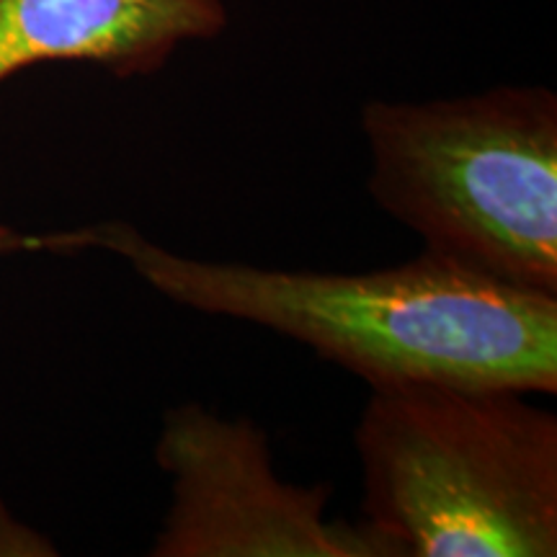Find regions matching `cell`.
<instances>
[{"mask_svg":"<svg viewBox=\"0 0 557 557\" xmlns=\"http://www.w3.org/2000/svg\"><path fill=\"white\" fill-rule=\"evenodd\" d=\"M34 240L37 250L101 248L120 256L171 302L295 338L369 387L557 389V297L429 250L389 269L325 274L191 259L120 220Z\"/></svg>","mask_w":557,"mask_h":557,"instance_id":"6da1fadb","label":"cell"},{"mask_svg":"<svg viewBox=\"0 0 557 557\" xmlns=\"http://www.w3.org/2000/svg\"><path fill=\"white\" fill-rule=\"evenodd\" d=\"M521 389L372 387L354 444L393 557H555L557 416Z\"/></svg>","mask_w":557,"mask_h":557,"instance_id":"7a4b0ae2","label":"cell"},{"mask_svg":"<svg viewBox=\"0 0 557 557\" xmlns=\"http://www.w3.org/2000/svg\"><path fill=\"white\" fill-rule=\"evenodd\" d=\"M369 191L423 250L557 297V96L500 86L361 109Z\"/></svg>","mask_w":557,"mask_h":557,"instance_id":"3957f363","label":"cell"},{"mask_svg":"<svg viewBox=\"0 0 557 557\" xmlns=\"http://www.w3.org/2000/svg\"><path fill=\"white\" fill-rule=\"evenodd\" d=\"M156 462L171 504L152 557H393L364 524L325 517L331 485L276 475L269 436L199 403L165 410Z\"/></svg>","mask_w":557,"mask_h":557,"instance_id":"277c9868","label":"cell"},{"mask_svg":"<svg viewBox=\"0 0 557 557\" xmlns=\"http://www.w3.org/2000/svg\"><path fill=\"white\" fill-rule=\"evenodd\" d=\"M225 26L222 0H0V83L39 62L156 75L181 45Z\"/></svg>","mask_w":557,"mask_h":557,"instance_id":"5b68a950","label":"cell"},{"mask_svg":"<svg viewBox=\"0 0 557 557\" xmlns=\"http://www.w3.org/2000/svg\"><path fill=\"white\" fill-rule=\"evenodd\" d=\"M16 250H34V235H21L16 230L0 225V256L16 253Z\"/></svg>","mask_w":557,"mask_h":557,"instance_id":"8992f818","label":"cell"}]
</instances>
